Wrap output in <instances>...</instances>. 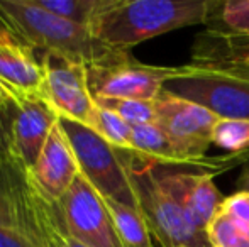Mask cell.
Listing matches in <instances>:
<instances>
[{"label":"cell","instance_id":"5bb4252c","mask_svg":"<svg viewBox=\"0 0 249 247\" xmlns=\"http://www.w3.org/2000/svg\"><path fill=\"white\" fill-rule=\"evenodd\" d=\"M27 171L34 185L53 203H59L73 181L78 178V163L59 124L53 127L36 165Z\"/></svg>","mask_w":249,"mask_h":247},{"label":"cell","instance_id":"484cf974","mask_svg":"<svg viewBox=\"0 0 249 247\" xmlns=\"http://www.w3.org/2000/svg\"><path fill=\"white\" fill-rule=\"evenodd\" d=\"M236 188H237V191H246V193H249V165H246L244 171L241 173V176L237 178Z\"/></svg>","mask_w":249,"mask_h":247},{"label":"cell","instance_id":"8992f818","mask_svg":"<svg viewBox=\"0 0 249 247\" xmlns=\"http://www.w3.org/2000/svg\"><path fill=\"white\" fill-rule=\"evenodd\" d=\"M180 73L181 66L146 65L121 49L87 66L93 99L156 100L164 83Z\"/></svg>","mask_w":249,"mask_h":247},{"label":"cell","instance_id":"8fae6325","mask_svg":"<svg viewBox=\"0 0 249 247\" xmlns=\"http://www.w3.org/2000/svg\"><path fill=\"white\" fill-rule=\"evenodd\" d=\"M149 161V159H148ZM156 183L177 201L200 231L205 232L209 222L215 217L226 198L213 185V175L202 171L160 166L149 161Z\"/></svg>","mask_w":249,"mask_h":247},{"label":"cell","instance_id":"2e32d148","mask_svg":"<svg viewBox=\"0 0 249 247\" xmlns=\"http://www.w3.org/2000/svg\"><path fill=\"white\" fill-rule=\"evenodd\" d=\"M205 27L219 36L249 39V0H213Z\"/></svg>","mask_w":249,"mask_h":247},{"label":"cell","instance_id":"7402d4cb","mask_svg":"<svg viewBox=\"0 0 249 247\" xmlns=\"http://www.w3.org/2000/svg\"><path fill=\"white\" fill-rule=\"evenodd\" d=\"M212 142L231 154L249 151V120L219 119L213 127Z\"/></svg>","mask_w":249,"mask_h":247},{"label":"cell","instance_id":"7a4b0ae2","mask_svg":"<svg viewBox=\"0 0 249 247\" xmlns=\"http://www.w3.org/2000/svg\"><path fill=\"white\" fill-rule=\"evenodd\" d=\"M0 227L19 232L36 247H61L70 237L59 203L41 193L16 159L0 165Z\"/></svg>","mask_w":249,"mask_h":247},{"label":"cell","instance_id":"4fadbf2b","mask_svg":"<svg viewBox=\"0 0 249 247\" xmlns=\"http://www.w3.org/2000/svg\"><path fill=\"white\" fill-rule=\"evenodd\" d=\"M58 119L56 110L43 97L19 100L14 120L12 158L26 169L33 168Z\"/></svg>","mask_w":249,"mask_h":247},{"label":"cell","instance_id":"f1b7e54d","mask_svg":"<svg viewBox=\"0 0 249 247\" xmlns=\"http://www.w3.org/2000/svg\"><path fill=\"white\" fill-rule=\"evenodd\" d=\"M61 247H89V246H83V244H80L78 241H75V239L68 237L65 242H63V246H61Z\"/></svg>","mask_w":249,"mask_h":247},{"label":"cell","instance_id":"9c48e42d","mask_svg":"<svg viewBox=\"0 0 249 247\" xmlns=\"http://www.w3.org/2000/svg\"><path fill=\"white\" fill-rule=\"evenodd\" d=\"M156 103V124L173 146L192 159H203L212 142L219 117L190 100L161 92Z\"/></svg>","mask_w":249,"mask_h":247},{"label":"cell","instance_id":"e0dca14e","mask_svg":"<svg viewBox=\"0 0 249 247\" xmlns=\"http://www.w3.org/2000/svg\"><path fill=\"white\" fill-rule=\"evenodd\" d=\"M105 203L124 247H153L149 227L139 208L129 207L108 198H105Z\"/></svg>","mask_w":249,"mask_h":247},{"label":"cell","instance_id":"44dd1931","mask_svg":"<svg viewBox=\"0 0 249 247\" xmlns=\"http://www.w3.org/2000/svg\"><path fill=\"white\" fill-rule=\"evenodd\" d=\"M95 103L117 114L132 127L142 124H156V103H154V100L95 99Z\"/></svg>","mask_w":249,"mask_h":247},{"label":"cell","instance_id":"4316f807","mask_svg":"<svg viewBox=\"0 0 249 247\" xmlns=\"http://www.w3.org/2000/svg\"><path fill=\"white\" fill-rule=\"evenodd\" d=\"M3 33H16V31L10 27V24L7 22V19L2 16V12H0V34H3Z\"/></svg>","mask_w":249,"mask_h":247},{"label":"cell","instance_id":"5b68a950","mask_svg":"<svg viewBox=\"0 0 249 247\" xmlns=\"http://www.w3.org/2000/svg\"><path fill=\"white\" fill-rule=\"evenodd\" d=\"M58 124L71 146L80 175L104 198L139 208L121 151L89 125L66 117H59Z\"/></svg>","mask_w":249,"mask_h":247},{"label":"cell","instance_id":"ba28073f","mask_svg":"<svg viewBox=\"0 0 249 247\" xmlns=\"http://www.w3.org/2000/svg\"><path fill=\"white\" fill-rule=\"evenodd\" d=\"M66 234L89 247H124L105 198L82 175L59 200Z\"/></svg>","mask_w":249,"mask_h":247},{"label":"cell","instance_id":"52a82bcc","mask_svg":"<svg viewBox=\"0 0 249 247\" xmlns=\"http://www.w3.org/2000/svg\"><path fill=\"white\" fill-rule=\"evenodd\" d=\"M163 92L198 103L219 119L249 120L248 80L183 65L180 75L164 83Z\"/></svg>","mask_w":249,"mask_h":247},{"label":"cell","instance_id":"9a60e30c","mask_svg":"<svg viewBox=\"0 0 249 247\" xmlns=\"http://www.w3.org/2000/svg\"><path fill=\"white\" fill-rule=\"evenodd\" d=\"M188 65L249 82V39L219 36L205 31L197 36Z\"/></svg>","mask_w":249,"mask_h":247},{"label":"cell","instance_id":"30bf717a","mask_svg":"<svg viewBox=\"0 0 249 247\" xmlns=\"http://www.w3.org/2000/svg\"><path fill=\"white\" fill-rule=\"evenodd\" d=\"M39 56L46 71L44 100L59 117L89 125L97 103L89 86L87 65L50 51H39Z\"/></svg>","mask_w":249,"mask_h":247},{"label":"cell","instance_id":"83f0119b","mask_svg":"<svg viewBox=\"0 0 249 247\" xmlns=\"http://www.w3.org/2000/svg\"><path fill=\"white\" fill-rule=\"evenodd\" d=\"M10 100H14V99H12V95H10V93L7 92V90L3 88L2 85H0V105H3V103L10 102Z\"/></svg>","mask_w":249,"mask_h":247},{"label":"cell","instance_id":"ac0fdd59","mask_svg":"<svg viewBox=\"0 0 249 247\" xmlns=\"http://www.w3.org/2000/svg\"><path fill=\"white\" fill-rule=\"evenodd\" d=\"M89 127L93 129L100 137H104L114 148L122 149V151L132 149V125H129L117 114L97 105Z\"/></svg>","mask_w":249,"mask_h":247},{"label":"cell","instance_id":"3957f363","mask_svg":"<svg viewBox=\"0 0 249 247\" xmlns=\"http://www.w3.org/2000/svg\"><path fill=\"white\" fill-rule=\"evenodd\" d=\"M0 12L17 36L37 51L61 54L87 66L117 51L99 43L90 27L54 16L34 0H0Z\"/></svg>","mask_w":249,"mask_h":247},{"label":"cell","instance_id":"603a6c76","mask_svg":"<svg viewBox=\"0 0 249 247\" xmlns=\"http://www.w3.org/2000/svg\"><path fill=\"white\" fill-rule=\"evenodd\" d=\"M17 114V102H10L0 105V165L12 161V134L14 120Z\"/></svg>","mask_w":249,"mask_h":247},{"label":"cell","instance_id":"277c9868","mask_svg":"<svg viewBox=\"0 0 249 247\" xmlns=\"http://www.w3.org/2000/svg\"><path fill=\"white\" fill-rule=\"evenodd\" d=\"M119 151L139 212L160 247H210L205 232L200 231L180 205L156 183L148 159L134 151Z\"/></svg>","mask_w":249,"mask_h":247},{"label":"cell","instance_id":"d4e9b609","mask_svg":"<svg viewBox=\"0 0 249 247\" xmlns=\"http://www.w3.org/2000/svg\"><path fill=\"white\" fill-rule=\"evenodd\" d=\"M0 247H36L22 234L12 229L0 227Z\"/></svg>","mask_w":249,"mask_h":247},{"label":"cell","instance_id":"cb8c5ba5","mask_svg":"<svg viewBox=\"0 0 249 247\" xmlns=\"http://www.w3.org/2000/svg\"><path fill=\"white\" fill-rule=\"evenodd\" d=\"M220 210L232 217L249 235V193L246 191H236L234 195L227 197L220 205Z\"/></svg>","mask_w":249,"mask_h":247},{"label":"cell","instance_id":"6da1fadb","mask_svg":"<svg viewBox=\"0 0 249 247\" xmlns=\"http://www.w3.org/2000/svg\"><path fill=\"white\" fill-rule=\"evenodd\" d=\"M213 0H107L90 24L93 37L112 49L129 51L151 37L205 26Z\"/></svg>","mask_w":249,"mask_h":247},{"label":"cell","instance_id":"d6986e66","mask_svg":"<svg viewBox=\"0 0 249 247\" xmlns=\"http://www.w3.org/2000/svg\"><path fill=\"white\" fill-rule=\"evenodd\" d=\"M41 9L71 20L80 26L90 27L99 12L107 5V0H34Z\"/></svg>","mask_w":249,"mask_h":247},{"label":"cell","instance_id":"ffe728a7","mask_svg":"<svg viewBox=\"0 0 249 247\" xmlns=\"http://www.w3.org/2000/svg\"><path fill=\"white\" fill-rule=\"evenodd\" d=\"M205 237L210 247H249L246 231L220 208L205 227Z\"/></svg>","mask_w":249,"mask_h":247},{"label":"cell","instance_id":"7c38bea8","mask_svg":"<svg viewBox=\"0 0 249 247\" xmlns=\"http://www.w3.org/2000/svg\"><path fill=\"white\" fill-rule=\"evenodd\" d=\"M44 82L46 71L39 51L16 33L0 34V85L12 99H44Z\"/></svg>","mask_w":249,"mask_h":247}]
</instances>
